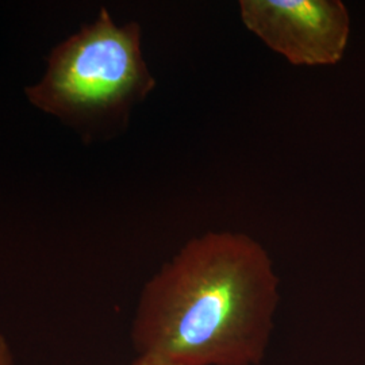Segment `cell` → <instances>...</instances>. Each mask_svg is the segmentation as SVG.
<instances>
[{
  "label": "cell",
  "mask_w": 365,
  "mask_h": 365,
  "mask_svg": "<svg viewBox=\"0 0 365 365\" xmlns=\"http://www.w3.org/2000/svg\"><path fill=\"white\" fill-rule=\"evenodd\" d=\"M279 284L268 250L250 235L194 237L143 288L134 348L175 365H261Z\"/></svg>",
  "instance_id": "6da1fadb"
},
{
  "label": "cell",
  "mask_w": 365,
  "mask_h": 365,
  "mask_svg": "<svg viewBox=\"0 0 365 365\" xmlns=\"http://www.w3.org/2000/svg\"><path fill=\"white\" fill-rule=\"evenodd\" d=\"M46 64L43 76L25 90L27 101L87 143L123 129L134 106L156 87L143 54L141 26H119L105 7L56 45Z\"/></svg>",
  "instance_id": "7a4b0ae2"
},
{
  "label": "cell",
  "mask_w": 365,
  "mask_h": 365,
  "mask_svg": "<svg viewBox=\"0 0 365 365\" xmlns=\"http://www.w3.org/2000/svg\"><path fill=\"white\" fill-rule=\"evenodd\" d=\"M242 24L297 66H334L344 57L351 18L339 0H241Z\"/></svg>",
  "instance_id": "3957f363"
},
{
  "label": "cell",
  "mask_w": 365,
  "mask_h": 365,
  "mask_svg": "<svg viewBox=\"0 0 365 365\" xmlns=\"http://www.w3.org/2000/svg\"><path fill=\"white\" fill-rule=\"evenodd\" d=\"M0 365H13V354L4 336L0 333Z\"/></svg>",
  "instance_id": "277c9868"
},
{
  "label": "cell",
  "mask_w": 365,
  "mask_h": 365,
  "mask_svg": "<svg viewBox=\"0 0 365 365\" xmlns=\"http://www.w3.org/2000/svg\"><path fill=\"white\" fill-rule=\"evenodd\" d=\"M131 365H175L167 363L164 360L155 359V357H148V356H138L137 360Z\"/></svg>",
  "instance_id": "5b68a950"
}]
</instances>
